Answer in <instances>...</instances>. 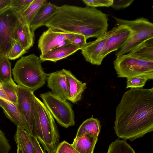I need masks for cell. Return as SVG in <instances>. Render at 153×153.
Instances as JSON below:
<instances>
[{"instance_id": "1", "label": "cell", "mask_w": 153, "mask_h": 153, "mask_svg": "<svg viewBox=\"0 0 153 153\" xmlns=\"http://www.w3.org/2000/svg\"><path fill=\"white\" fill-rule=\"evenodd\" d=\"M114 128L119 138L131 141L153 131V87L124 93L116 108Z\"/></svg>"}, {"instance_id": "2", "label": "cell", "mask_w": 153, "mask_h": 153, "mask_svg": "<svg viewBox=\"0 0 153 153\" xmlns=\"http://www.w3.org/2000/svg\"><path fill=\"white\" fill-rule=\"evenodd\" d=\"M108 16L96 8L64 4L45 22L48 28L97 38L107 31Z\"/></svg>"}, {"instance_id": "3", "label": "cell", "mask_w": 153, "mask_h": 153, "mask_svg": "<svg viewBox=\"0 0 153 153\" xmlns=\"http://www.w3.org/2000/svg\"><path fill=\"white\" fill-rule=\"evenodd\" d=\"M34 137L48 153H56L60 143L59 131L53 116L35 96L33 104Z\"/></svg>"}, {"instance_id": "4", "label": "cell", "mask_w": 153, "mask_h": 153, "mask_svg": "<svg viewBox=\"0 0 153 153\" xmlns=\"http://www.w3.org/2000/svg\"><path fill=\"white\" fill-rule=\"evenodd\" d=\"M39 57L34 54L23 56L12 69L14 80L19 85L33 92L45 83L47 74L43 71Z\"/></svg>"}, {"instance_id": "5", "label": "cell", "mask_w": 153, "mask_h": 153, "mask_svg": "<svg viewBox=\"0 0 153 153\" xmlns=\"http://www.w3.org/2000/svg\"><path fill=\"white\" fill-rule=\"evenodd\" d=\"M118 25L128 27L132 33L119 50L115 53L117 57L128 53L144 41L153 38V24L144 17L128 20L112 16Z\"/></svg>"}, {"instance_id": "6", "label": "cell", "mask_w": 153, "mask_h": 153, "mask_svg": "<svg viewBox=\"0 0 153 153\" xmlns=\"http://www.w3.org/2000/svg\"><path fill=\"white\" fill-rule=\"evenodd\" d=\"M113 64L117 77L127 79L143 76L153 79V61L140 59L127 53L117 57Z\"/></svg>"}, {"instance_id": "7", "label": "cell", "mask_w": 153, "mask_h": 153, "mask_svg": "<svg viewBox=\"0 0 153 153\" xmlns=\"http://www.w3.org/2000/svg\"><path fill=\"white\" fill-rule=\"evenodd\" d=\"M43 103L57 122L68 128L75 125L74 111L70 103L49 91L40 94Z\"/></svg>"}, {"instance_id": "8", "label": "cell", "mask_w": 153, "mask_h": 153, "mask_svg": "<svg viewBox=\"0 0 153 153\" xmlns=\"http://www.w3.org/2000/svg\"><path fill=\"white\" fill-rule=\"evenodd\" d=\"M20 20L19 14L10 7L0 12L1 56H7L13 42V33Z\"/></svg>"}, {"instance_id": "9", "label": "cell", "mask_w": 153, "mask_h": 153, "mask_svg": "<svg viewBox=\"0 0 153 153\" xmlns=\"http://www.w3.org/2000/svg\"><path fill=\"white\" fill-rule=\"evenodd\" d=\"M31 90L18 85L16 106L26 120L30 134L34 136L33 104L35 96Z\"/></svg>"}, {"instance_id": "10", "label": "cell", "mask_w": 153, "mask_h": 153, "mask_svg": "<svg viewBox=\"0 0 153 153\" xmlns=\"http://www.w3.org/2000/svg\"><path fill=\"white\" fill-rule=\"evenodd\" d=\"M116 27L107 31L92 42H87L81 49V53L86 61L92 64L100 65L102 60L101 54L108 38L114 31Z\"/></svg>"}, {"instance_id": "11", "label": "cell", "mask_w": 153, "mask_h": 153, "mask_svg": "<svg viewBox=\"0 0 153 153\" xmlns=\"http://www.w3.org/2000/svg\"><path fill=\"white\" fill-rule=\"evenodd\" d=\"M75 35L48 28L40 36L38 41V48L41 54H44L55 48L62 41L71 40Z\"/></svg>"}, {"instance_id": "12", "label": "cell", "mask_w": 153, "mask_h": 153, "mask_svg": "<svg viewBox=\"0 0 153 153\" xmlns=\"http://www.w3.org/2000/svg\"><path fill=\"white\" fill-rule=\"evenodd\" d=\"M132 33L131 30L127 26L118 25L107 40L101 54L103 59L109 53L120 49Z\"/></svg>"}, {"instance_id": "13", "label": "cell", "mask_w": 153, "mask_h": 153, "mask_svg": "<svg viewBox=\"0 0 153 153\" xmlns=\"http://www.w3.org/2000/svg\"><path fill=\"white\" fill-rule=\"evenodd\" d=\"M47 86L55 95L67 100L69 95V86L64 69L48 74Z\"/></svg>"}, {"instance_id": "14", "label": "cell", "mask_w": 153, "mask_h": 153, "mask_svg": "<svg viewBox=\"0 0 153 153\" xmlns=\"http://www.w3.org/2000/svg\"><path fill=\"white\" fill-rule=\"evenodd\" d=\"M0 106L6 117L17 126L22 128L30 134L27 123L18 109L12 102L0 98Z\"/></svg>"}, {"instance_id": "15", "label": "cell", "mask_w": 153, "mask_h": 153, "mask_svg": "<svg viewBox=\"0 0 153 153\" xmlns=\"http://www.w3.org/2000/svg\"><path fill=\"white\" fill-rule=\"evenodd\" d=\"M34 36L30 26L24 23L21 19L13 31L12 38L18 42L27 51L33 45Z\"/></svg>"}, {"instance_id": "16", "label": "cell", "mask_w": 153, "mask_h": 153, "mask_svg": "<svg viewBox=\"0 0 153 153\" xmlns=\"http://www.w3.org/2000/svg\"><path fill=\"white\" fill-rule=\"evenodd\" d=\"M59 6L46 1L41 7L30 25L32 32L34 33L37 29L44 25L46 21L57 12Z\"/></svg>"}, {"instance_id": "17", "label": "cell", "mask_w": 153, "mask_h": 153, "mask_svg": "<svg viewBox=\"0 0 153 153\" xmlns=\"http://www.w3.org/2000/svg\"><path fill=\"white\" fill-rule=\"evenodd\" d=\"M79 50L71 43L54 48L43 54H41L39 58L41 62L51 61L56 62L73 54Z\"/></svg>"}, {"instance_id": "18", "label": "cell", "mask_w": 153, "mask_h": 153, "mask_svg": "<svg viewBox=\"0 0 153 153\" xmlns=\"http://www.w3.org/2000/svg\"><path fill=\"white\" fill-rule=\"evenodd\" d=\"M69 86V95L67 100L73 103L80 100L84 90L86 88V83L78 79L69 70L64 69Z\"/></svg>"}, {"instance_id": "19", "label": "cell", "mask_w": 153, "mask_h": 153, "mask_svg": "<svg viewBox=\"0 0 153 153\" xmlns=\"http://www.w3.org/2000/svg\"><path fill=\"white\" fill-rule=\"evenodd\" d=\"M98 136L87 133L76 137L71 144L79 153H93Z\"/></svg>"}, {"instance_id": "20", "label": "cell", "mask_w": 153, "mask_h": 153, "mask_svg": "<svg viewBox=\"0 0 153 153\" xmlns=\"http://www.w3.org/2000/svg\"><path fill=\"white\" fill-rule=\"evenodd\" d=\"M29 133L17 126L14 139L17 147V153H36Z\"/></svg>"}, {"instance_id": "21", "label": "cell", "mask_w": 153, "mask_h": 153, "mask_svg": "<svg viewBox=\"0 0 153 153\" xmlns=\"http://www.w3.org/2000/svg\"><path fill=\"white\" fill-rule=\"evenodd\" d=\"M127 54L143 60L153 61V38L143 42Z\"/></svg>"}, {"instance_id": "22", "label": "cell", "mask_w": 153, "mask_h": 153, "mask_svg": "<svg viewBox=\"0 0 153 153\" xmlns=\"http://www.w3.org/2000/svg\"><path fill=\"white\" fill-rule=\"evenodd\" d=\"M101 127L100 121L93 117L88 118L84 121L79 126L76 137L87 133H91L98 136Z\"/></svg>"}, {"instance_id": "23", "label": "cell", "mask_w": 153, "mask_h": 153, "mask_svg": "<svg viewBox=\"0 0 153 153\" xmlns=\"http://www.w3.org/2000/svg\"><path fill=\"white\" fill-rule=\"evenodd\" d=\"M46 0H33L29 6L19 15L21 20L29 26Z\"/></svg>"}, {"instance_id": "24", "label": "cell", "mask_w": 153, "mask_h": 153, "mask_svg": "<svg viewBox=\"0 0 153 153\" xmlns=\"http://www.w3.org/2000/svg\"><path fill=\"white\" fill-rule=\"evenodd\" d=\"M107 153H136L125 140L117 139L109 145Z\"/></svg>"}, {"instance_id": "25", "label": "cell", "mask_w": 153, "mask_h": 153, "mask_svg": "<svg viewBox=\"0 0 153 153\" xmlns=\"http://www.w3.org/2000/svg\"><path fill=\"white\" fill-rule=\"evenodd\" d=\"M11 64L7 57L1 56L0 58V81L2 83L12 79Z\"/></svg>"}, {"instance_id": "26", "label": "cell", "mask_w": 153, "mask_h": 153, "mask_svg": "<svg viewBox=\"0 0 153 153\" xmlns=\"http://www.w3.org/2000/svg\"><path fill=\"white\" fill-rule=\"evenodd\" d=\"M18 85L13 79L10 80L2 83V87L4 91L8 101L16 105L17 91Z\"/></svg>"}, {"instance_id": "27", "label": "cell", "mask_w": 153, "mask_h": 153, "mask_svg": "<svg viewBox=\"0 0 153 153\" xmlns=\"http://www.w3.org/2000/svg\"><path fill=\"white\" fill-rule=\"evenodd\" d=\"M26 52L18 42L13 39L11 47L7 57L9 60H15L22 56Z\"/></svg>"}, {"instance_id": "28", "label": "cell", "mask_w": 153, "mask_h": 153, "mask_svg": "<svg viewBox=\"0 0 153 153\" xmlns=\"http://www.w3.org/2000/svg\"><path fill=\"white\" fill-rule=\"evenodd\" d=\"M33 0H11L10 7L19 15L24 12Z\"/></svg>"}, {"instance_id": "29", "label": "cell", "mask_w": 153, "mask_h": 153, "mask_svg": "<svg viewBox=\"0 0 153 153\" xmlns=\"http://www.w3.org/2000/svg\"><path fill=\"white\" fill-rule=\"evenodd\" d=\"M148 79L143 76H138L127 79L126 88H142Z\"/></svg>"}, {"instance_id": "30", "label": "cell", "mask_w": 153, "mask_h": 153, "mask_svg": "<svg viewBox=\"0 0 153 153\" xmlns=\"http://www.w3.org/2000/svg\"><path fill=\"white\" fill-rule=\"evenodd\" d=\"M82 1L87 6L96 8L111 7L113 0H83Z\"/></svg>"}, {"instance_id": "31", "label": "cell", "mask_w": 153, "mask_h": 153, "mask_svg": "<svg viewBox=\"0 0 153 153\" xmlns=\"http://www.w3.org/2000/svg\"><path fill=\"white\" fill-rule=\"evenodd\" d=\"M56 153H79L71 144L64 140L59 143Z\"/></svg>"}, {"instance_id": "32", "label": "cell", "mask_w": 153, "mask_h": 153, "mask_svg": "<svg viewBox=\"0 0 153 153\" xmlns=\"http://www.w3.org/2000/svg\"><path fill=\"white\" fill-rule=\"evenodd\" d=\"M86 40L84 36L79 34H75L70 41L71 43L77 47L79 50H81L87 43Z\"/></svg>"}, {"instance_id": "33", "label": "cell", "mask_w": 153, "mask_h": 153, "mask_svg": "<svg viewBox=\"0 0 153 153\" xmlns=\"http://www.w3.org/2000/svg\"><path fill=\"white\" fill-rule=\"evenodd\" d=\"M134 0H113L112 7L115 10L123 9L130 6Z\"/></svg>"}, {"instance_id": "34", "label": "cell", "mask_w": 153, "mask_h": 153, "mask_svg": "<svg viewBox=\"0 0 153 153\" xmlns=\"http://www.w3.org/2000/svg\"><path fill=\"white\" fill-rule=\"evenodd\" d=\"M29 135L31 140L34 146L36 153H45L42 149L36 138L31 134H29Z\"/></svg>"}, {"instance_id": "35", "label": "cell", "mask_w": 153, "mask_h": 153, "mask_svg": "<svg viewBox=\"0 0 153 153\" xmlns=\"http://www.w3.org/2000/svg\"><path fill=\"white\" fill-rule=\"evenodd\" d=\"M11 0H0V12L10 7Z\"/></svg>"}, {"instance_id": "36", "label": "cell", "mask_w": 153, "mask_h": 153, "mask_svg": "<svg viewBox=\"0 0 153 153\" xmlns=\"http://www.w3.org/2000/svg\"><path fill=\"white\" fill-rule=\"evenodd\" d=\"M0 98L8 101L6 95L2 86L0 87Z\"/></svg>"}, {"instance_id": "37", "label": "cell", "mask_w": 153, "mask_h": 153, "mask_svg": "<svg viewBox=\"0 0 153 153\" xmlns=\"http://www.w3.org/2000/svg\"><path fill=\"white\" fill-rule=\"evenodd\" d=\"M2 86V83L0 81V87Z\"/></svg>"}, {"instance_id": "38", "label": "cell", "mask_w": 153, "mask_h": 153, "mask_svg": "<svg viewBox=\"0 0 153 153\" xmlns=\"http://www.w3.org/2000/svg\"><path fill=\"white\" fill-rule=\"evenodd\" d=\"M1 56V52L0 51V58Z\"/></svg>"}]
</instances>
